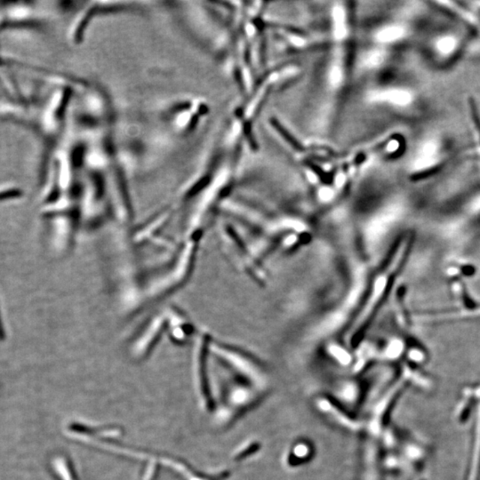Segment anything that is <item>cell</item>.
<instances>
[{
  "label": "cell",
  "mask_w": 480,
  "mask_h": 480,
  "mask_svg": "<svg viewBox=\"0 0 480 480\" xmlns=\"http://www.w3.org/2000/svg\"><path fill=\"white\" fill-rule=\"evenodd\" d=\"M312 403L316 412L336 427L349 432H363L365 430L364 418L340 403L329 393L315 395Z\"/></svg>",
  "instance_id": "6da1fadb"
},
{
  "label": "cell",
  "mask_w": 480,
  "mask_h": 480,
  "mask_svg": "<svg viewBox=\"0 0 480 480\" xmlns=\"http://www.w3.org/2000/svg\"><path fill=\"white\" fill-rule=\"evenodd\" d=\"M363 434L359 480H381V457L378 438Z\"/></svg>",
  "instance_id": "7a4b0ae2"
},
{
  "label": "cell",
  "mask_w": 480,
  "mask_h": 480,
  "mask_svg": "<svg viewBox=\"0 0 480 480\" xmlns=\"http://www.w3.org/2000/svg\"><path fill=\"white\" fill-rule=\"evenodd\" d=\"M314 455V446L309 440H296L286 450L282 463L288 470L299 469L308 464Z\"/></svg>",
  "instance_id": "3957f363"
},
{
  "label": "cell",
  "mask_w": 480,
  "mask_h": 480,
  "mask_svg": "<svg viewBox=\"0 0 480 480\" xmlns=\"http://www.w3.org/2000/svg\"><path fill=\"white\" fill-rule=\"evenodd\" d=\"M369 99L371 101H387L390 103L398 104H404L407 103L409 97L407 94L401 91H386L378 92V93H372L369 95Z\"/></svg>",
  "instance_id": "277c9868"
},
{
  "label": "cell",
  "mask_w": 480,
  "mask_h": 480,
  "mask_svg": "<svg viewBox=\"0 0 480 480\" xmlns=\"http://www.w3.org/2000/svg\"><path fill=\"white\" fill-rule=\"evenodd\" d=\"M333 26H335V35L337 40H342L347 32L346 27V16L344 8L336 5L333 11Z\"/></svg>",
  "instance_id": "5b68a950"
},
{
  "label": "cell",
  "mask_w": 480,
  "mask_h": 480,
  "mask_svg": "<svg viewBox=\"0 0 480 480\" xmlns=\"http://www.w3.org/2000/svg\"><path fill=\"white\" fill-rule=\"evenodd\" d=\"M260 450L261 444L257 442V441H251V442L244 444L241 449L238 450L234 456L238 460H243V459L251 457L252 455L253 456L255 455Z\"/></svg>",
  "instance_id": "8992f818"
},
{
  "label": "cell",
  "mask_w": 480,
  "mask_h": 480,
  "mask_svg": "<svg viewBox=\"0 0 480 480\" xmlns=\"http://www.w3.org/2000/svg\"><path fill=\"white\" fill-rule=\"evenodd\" d=\"M403 34V31L399 27H389L381 29L377 34V40L380 42H390V41L398 40Z\"/></svg>",
  "instance_id": "52a82bcc"
},
{
  "label": "cell",
  "mask_w": 480,
  "mask_h": 480,
  "mask_svg": "<svg viewBox=\"0 0 480 480\" xmlns=\"http://www.w3.org/2000/svg\"><path fill=\"white\" fill-rule=\"evenodd\" d=\"M383 59V53L379 52V51H372V52L368 53L366 58H364V64L366 67H375L379 65Z\"/></svg>",
  "instance_id": "ba28073f"
},
{
  "label": "cell",
  "mask_w": 480,
  "mask_h": 480,
  "mask_svg": "<svg viewBox=\"0 0 480 480\" xmlns=\"http://www.w3.org/2000/svg\"><path fill=\"white\" fill-rule=\"evenodd\" d=\"M470 109L473 123L475 125L476 129L478 131L480 138V117L479 115L478 109H477L475 101H474V99H470Z\"/></svg>",
  "instance_id": "9c48e42d"
},
{
  "label": "cell",
  "mask_w": 480,
  "mask_h": 480,
  "mask_svg": "<svg viewBox=\"0 0 480 480\" xmlns=\"http://www.w3.org/2000/svg\"><path fill=\"white\" fill-rule=\"evenodd\" d=\"M342 79V73L341 68L338 66H335L332 68L330 73V82L333 86L339 85Z\"/></svg>",
  "instance_id": "30bf717a"
},
{
  "label": "cell",
  "mask_w": 480,
  "mask_h": 480,
  "mask_svg": "<svg viewBox=\"0 0 480 480\" xmlns=\"http://www.w3.org/2000/svg\"><path fill=\"white\" fill-rule=\"evenodd\" d=\"M388 149L389 151H395L396 149V142H392L389 145H388Z\"/></svg>",
  "instance_id": "8fae6325"
},
{
  "label": "cell",
  "mask_w": 480,
  "mask_h": 480,
  "mask_svg": "<svg viewBox=\"0 0 480 480\" xmlns=\"http://www.w3.org/2000/svg\"><path fill=\"white\" fill-rule=\"evenodd\" d=\"M294 44L295 45H303V40H301L299 38H293Z\"/></svg>",
  "instance_id": "7c38bea8"
}]
</instances>
